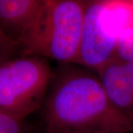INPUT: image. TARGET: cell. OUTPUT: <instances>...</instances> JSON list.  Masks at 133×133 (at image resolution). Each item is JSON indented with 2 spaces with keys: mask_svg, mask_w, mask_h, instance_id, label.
<instances>
[{
  "mask_svg": "<svg viewBox=\"0 0 133 133\" xmlns=\"http://www.w3.org/2000/svg\"><path fill=\"white\" fill-rule=\"evenodd\" d=\"M85 7L86 1L44 0L18 42L22 56L76 64Z\"/></svg>",
  "mask_w": 133,
  "mask_h": 133,
  "instance_id": "cell-2",
  "label": "cell"
},
{
  "mask_svg": "<svg viewBox=\"0 0 133 133\" xmlns=\"http://www.w3.org/2000/svg\"><path fill=\"white\" fill-rule=\"evenodd\" d=\"M0 133H28L24 120L0 110Z\"/></svg>",
  "mask_w": 133,
  "mask_h": 133,
  "instance_id": "cell-7",
  "label": "cell"
},
{
  "mask_svg": "<svg viewBox=\"0 0 133 133\" xmlns=\"http://www.w3.org/2000/svg\"><path fill=\"white\" fill-rule=\"evenodd\" d=\"M46 58L22 56L0 64V110L26 118L42 106L52 79Z\"/></svg>",
  "mask_w": 133,
  "mask_h": 133,
  "instance_id": "cell-3",
  "label": "cell"
},
{
  "mask_svg": "<svg viewBox=\"0 0 133 133\" xmlns=\"http://www.w3.org/2000/svg\"><path fill=\"white\" fill-rule=\"evenodd\" d=\"M119 36L109 1H86L76 64L98 72L116 57Z\"/></svg>",
  "mask_w": 133,
  "mask_h": 133,
  "instance_id": "cell-4",
  "label": "cell"
},
{
  "mask_svg": "<svg viewBox=\"0 0 133 133\" xmlns=\"http://www.w3.org/2000/svg\"><path fill=\"white\" fill-rule=\"evenodd\" d=\"M44 2V0H0V29L18 44Z\"/></svg>",
  "mask_w": 133,
  "mask_h": 133,
  "instance_id": "cell-6",
  "label": "cell"
},
{
  "mask_svg": "<svg viewBox=\"0 0 133 133\" xmlns=\"http://www.w3.org/2000/svg\"><path fill=\"white\" fill-rule=\"evenodd\" d=\"M19 52H20L19 44L0 29V64L16 58Z\"/></svg>",
  "mask_w": 133,
  "mask_h": 133,
  "instance_id": "cell-8",
  "label": "cell"
},
{
  "mask_svg": "<svg viewBox=\"0 0 133 133\" xmlns=\"http://www.w3.org/2000/svg\"><path fill=\"white\" fill-rule=\"evenodd\" d=\"M115 107L133 124V70L116 57L97 72Z\"/></svg>",
  "mask_w": 133,
  "mask_h": 133,
  "instance_id": "cell-5",
  "label": "cell"
},
{
  "mask_svg": "<svg viewBox=\"0 0 133 133\" xmlns=\"http://www.w3.org/2000/svg\"><path fill=\"white\" fill-rule=\"evenodd\" d=\"M123 63L126 64L127 66H129L133 70V48L132 49V50L129 52V54L127 56V57L124 59Z\"/></svg>",
  "mask_w": 133,
  "mask_h": 133,
  "instance_id": "cell-9",
  "label": "cell"
},
{
  "mask_svg": "<svg viewBox=\"0 0 133 133\" xmlns=\"http://www.w3.org/2000/svg\"><path fill=\"white\" fill-rule=\"evenodd\" d=\"M41 108L45 133L133 132V124L112 103L98 76L76 66L53 74Z\"/></svg>",
  "mask_w": 133,
  "mask_h": 133,
  "instance_id": "cell-1",
  "label": "cell"
},
{
  "mask_svg": "<svg viewBox=\"0 0 133 133\" xmlns=\"http://www.w3.org/2000/svg\"><path fill=\"white\" fill-rule=\"evenodd\" d=\"M130 133H133V132H130Z\"/></svg>",
  "mask_w": 133,
  "mask_h": 133,
  "instance_id": "cell-10",
  "label": "cell"
}]
</instances>
